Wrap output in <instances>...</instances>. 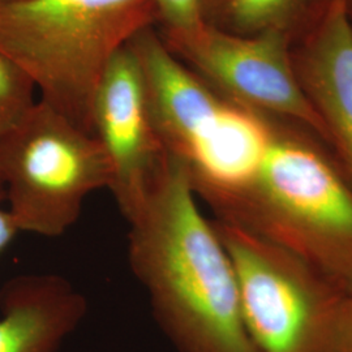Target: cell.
<instances>
[{
    "label": "cell",
    "instance_id": "obj_1",
    "mask_svg": "<svg viewBox=\"0 0 352 352\" xmlns=\"http://www.w3.org/2000/svg\"><path fill=\"white\" fill-rule=\"evenodd\" d=\"M128 263L177 352H258L243 321L234 266L200 208L188 167L166 151L126 219Z\"/></svg>",
    "mask_w": 352,
    "mask_h": 352
},
{
    "label": "cell",
    "instance_id": "obj_2",
    "mask_svg": "<svg viewBox=\"0 0 352 352\" xmlns=\"http://www.w3.org/2000/svg\"><path fill=\"white\" fill-rule=\"evenodd\" d=\"M157 19L153 0L0 3V55L30 80L41 101L94 135V97L107 65Z\"/></svg>",
    "mask_w": 352,
    "mask_h": 352
},
{
    "label": "cell",
    "instance_id": "obj_3",
    "mask_svg": "<svg viewBox=\"0 0 352 352\" xmlns=\"http://www.w3.org/2000/svg\"><path fill=\"white\" fill-rule=\"evenodd\" d=\"M208 206L215 219L298 254L352 292V184L338 164L274 126L254 175Z\"/></svg>",
    "mask_w": 352,
    "mask_h": 352
},
{
    "label": "cell",
    "instance_id": "obj_4",
    "mask_svg": "<svg viewBox=\"0 0 352 352\" xmlns=\"http://www.w3.org/2000/svg\"><path fill=\"white\" fill-rule=\"evenodd\" d=\"M213 223L258 352H343L351 292L272 240L215 218Z\"/></svg>",
    "mask_w": 352,
    "mask_h": 352
},
{
    "label": "cell",
    "instance_id": "obj_5",
    "mask_svg": "<svg viewBox=\"0 0 352 352\" xmlns=\"http://www.w3.org/2000/svg\"><path fill=\"white\" fill-rule=\"evenodd\" d=\"M0 180L17 231L56 238L91 193L110 190L113 170L100 140L38 100L0 138Z\"/></svg>",
    "mask_w": 352,
    "mask_h": 352
},
{
    "label": "cell",
    "instance_id": "obj_6",
    "mask_svg": "<svg viewBox=\"0 0 352 352\" xmlns=\"http://www.w3.org/2000/svg\"><path fill=\"white\" fill-rule=\"evenodd\" d=\"M161 38L174 55L222 89L226 101L291 119L329 142L327 126L292 74L285 39L277 30L243 38L202 23L189 30L166 29Z\"/></svg>",
    "mask_w": 352,
    "mask_h": 352
},
{
    "label": "cell",
    "instance_id": "obj_7",
    "mask_svg": "<svg viewBox=\"0 0 352 352\" xmlns=\"http://www.w3.org/2000/svg\"><path fill=\"white\" fill-rule=\"evenodd\" d=\"M93 129L111 164L110 192L126 219L144 201L166 157L153 126L144 76L129 45L115 54L102 76Z\"/></svg>",
    "mask_w": 352,
    "mask_h": 352
},
{
    "label": "cell",
    "instance_id": "obj_8",
    "mask_svg": "<svg viewBox=\"0 0 352 352\" xmlns=\"http://www.w3.org/2000/svg\"><path fill=\"white\" fill-rule=\"evenodd\" d=\"M144 76L151 120L164 151L186 162L214 126L226 100L186 69L153 26L129 43Z\"/></svg>",
    "mask_w": 352,
    "mask_h": 352
},
{
    "label": "cell",
    "instance_id": "obj_9",
    "mask_svg": "<svg viewBox=\"0 0 352 352\" xmlns=\"http://www.w3.org/2000/svg\"><path fill=\"white\" fill-rule=\"evenodd\" d=\"M0 352H58L81 325L88 302L58 274L13 278L0 291Z\"/></svg>",
    "mask_w": 352,
    "mask_h": 352
},
{
    "label": "cell",
    "instance_id": "obj_10",
    "mask_svg": "<svg viewBox=\"0 0 352 352\" xmlns=\"http://www.w3.org/2000/svg\"><path fill=\"white\" fill-rule=\"evenodd\" d=\"M307 91L327 126L329 144L352 184V26L346 0H336L308 52Z\"/></svg>",
    "mask_w": 352,
    "mask_h": 352
},
{
    "label": "cell",
    "instance_id": "obj_11",
    "mask_svg": "<svg viewBox=\"0 0 352 352\" xmlns=\"http://www.w3.org/2000/svg\"><path fill=\"white\" fill-rule=\"evenodd\" d=\"M34 91L30 80L0 55V138L34 106Z\"/></svg>",
    "mask_w": 352,
    "mask_h": 352
},
{
    "label": "cell",
    "instance_id": "obj_12",
    "mask_svg": "<svg viewBox=\"0 0 352 352\" xmlns=\"http://www.w3.org/2000/svg\"><path fill=\"white\" fill-rule=\"evenodd\" d=\"M289 0H230L235 23L241 28L267 25L289 6Z\"/></svg>",
    "mask_w": 352,
    "mask_h": 352
},
{
    "label": "cell",
    "instance_id": "obj_13",
    "mask_svg": "<svg viewBox=\"0 0 352 352\" xmlns=\"http://www.w3.org/2000/svg\"><path fill=\"white\" fill-rule=\"evenodd\" d=\"M167 30H189L201 25V0H153Z\"/></svg>",
    "mask_w": 352,
    "mask_h": 352
},
{
    "label": "cell",
    "instance_id": "obj_14",
    "mask_svg": "<svg viewBox=\"0 0 352 352\" xmlns=\"http://www.w3.org/2000/svg\"><path fill=\"white\" fill-rule=\"evenodd\" d=\"M3 200H6V187L0 180V202ZM17 232L19 231L13 225L10 213L7 210L0 209V251L11 241Z\"/></svg>",
    "mask_w": 352,
    "mask_h": 352
},
{
    "label": "cell",
    "instance_id": "obj_15",
    "mask_svg": "<svg viewBox=\"0 0 352 352\" xmlns=\"http://www.w3.org/2000/svg\"><path fill=\"white\" fill-rule=\"evenodd\" d=\"M343 352H352V292L350 294V302H349V315H347Z\"/></svg>",
    "mask_w": 352,
    "mask_h": 352
},
{
    "label": "cell",
    "instance_id": "obj_16",
    "mask_svg": "<svg viewBox=\"0 0 352 352\" xmlns=\"http://www.w3.org/2000/svg\"><path fill=\"white\" fill-rule=\"evenodd\" d=\"M7 1H12V0H0V3H7Z\"/></svg>",
    "mask_w": 352,
    "mask_h": 352
}]
</instances>
